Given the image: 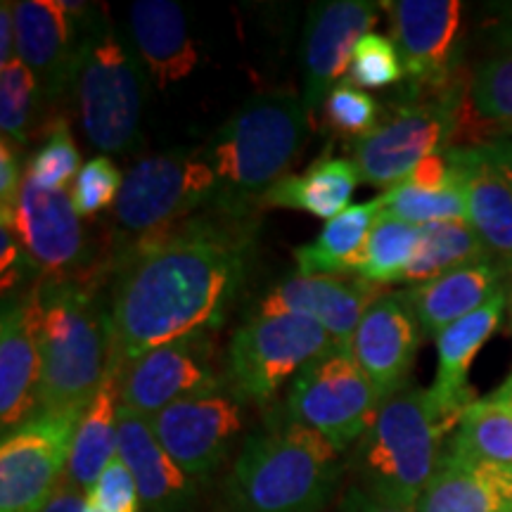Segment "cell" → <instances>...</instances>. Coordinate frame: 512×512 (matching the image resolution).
<instances>
[{
	"label": "cell",
	"mask_w": 512,
	"mask_h": 512,
	"mask_svg": "<svg viewBox=\"0 0 512 512\" xmlns=\"http://www.w3.org/2000/svg\"><path fill=\"white\" fill-rule=\"evenodd\" d=\"M249 247L242 219L221 211L121 249L110 290L121 368L162 344L209 335L245 280Z\"/></svg>",
	"instance_id": "6da1fadb"
},
{
	"label": "cell",
	"mask_w": 512,
	"mask_h": 512,
	"mask_svg": "<svg viewBox=\"0 0 512 512\" xmlns=\"http://www.w3.org/2000/svg\"><path fill=\"white\" fill-rule=\"evenodd\" d=\"M31 294L41 347L38 413H83L117 363L110 302L98 280H38Z\"/></svg>",
	"instance_id": "7a4b0ae2"
},
{
	"label": "cell",
	"mask_w": 512,
	"mask_h": 512,
	"mask_svg": "<svg viewBox=\"0 0 512 512\" xmlns=\"http://www.w3.org/2000/svg\"><path fill=\"white\" fill-rule=\"evenodd\" d=\"M344 472V453L280 413L245 437L223 479L221 512H325Z\"/></svg>",
	"instance_id": "3957f363"
},
{
	"label": "cell",
	"mask_w": 512,
	"mask_h": 512,
	"mask_svg": "<svg viewBox=\"0 0 512 512\" xmlns=\"http://www.w3.org/2000/svg\"><path fill=\"white\" fill-rule=\"evenodd\" d=\"M313 117L292 93L252 98L202 147L216 176L214 207L245 219L297 159Z\"/></svg>",
	"instance_id": "277c9868"
},
{
	"label": "cell",
	"mask_w": 512,
	"mask_h": 512,
	"mask_svg": "<svg viewBox=\"0 0 512 512\" xmlns=\"http://www.w3.org/2000/svg\"><path fill=\"white\" fill-rule=\"evenodd\" d=\"M458 422L434 401L430 389L403 384L387 401L363 439L351 448L347 467L354 486L380 501L415 508L444 460V441Z\"/></svg>",
	"instance_id": "5b68a950"
},
{
	"label": "cell",
	"mask_w": 512,
	"mask_h": 512,
	"mask_svg": "<svg viewBox=\"0 0 512 512\" xmlns=\"http://www.w3.org/2000/svg\"><path fill=\"white\" fill-rule=\"evenodd\" d=\"M145 64L121 36L107 12H88L76 100L88 143L102 155H119L138 145L145 102Z\"/></svg>",
	"instance_id": "8992f818"
},
{
	"label": "cell",
	"mask_w": 512,
	"mask_h": 512,
	"mask_svg": "<svg viewBox=\"0 0 512 512\" xmlns=\"http://www.w3.org/2000/svg\"><path fill=\"white\" fill-rule=\"evenodd\" d=\"M467 83L441 93H408L387 119L354 143L361 183L392 190L406 183L418 166L444 152L458 138Z\"/></svg>",
	"instance_id": "52a82bcc"
},
{
	"label": "cell",
	"mask_w": 512,
	"mask_h": 512,
	"mask_svg": "<svg viewBox=\"0 0 512 512\" xmlns=\"http://www.w3.org/2000/svg\"><path fill=\"white\" fill-rule=\"evenodd\" d=\"M214 192L216 176L202 150H171L140 159L124 176L112 207L119 252L178 228L202 204L214 202Z\"/></svg>",
	"instance_id": "ba28073f"
},
{
	"label": "cell",
	"mask_w": 512,
	"mask_h": 512,
	"mask_svg": "<svg viewBox=\"0 0 512 512\" xmlns=\"http://www.w3.org/2000/svg\"><path fill=\"white\" fill-rule=\"evenodd\" d=\"M337 339L304 316H249L228 344L226 380L242 401L268 403Z\"/></svg>",
	"instance_id": "9c48e42d"
},
{
	"label": "cell",
	"mask_w": 512,
	"mask_h": 512,
	"mask_svg": "<svg viewBox=\"0 0 512 512\" xmlns=\"http://www.w3.org/2000/svg\"><path fill=\"white\" fill-rule=\"evenodd\" d=\"M380 406L382 399L356 363L351 344H337L294 377L283 413L347 453L370 430Z\"/></svg>",
	"instance_id": "30bf717a"
},
{
	"label": "cell",
	"mask_w": 512,
	"mask_h": 512,
	"mask_svg": "<svg viewBox=\"0 0 512 512\" xmlns=\"http://www.w3.org/2000/svg\"><path fill=\"white\" fill-rule=\"evenodd\" d=\"M27 252L38 280H100L93 242L74 207L72 192L43 190L24 174L12 211H0Z\"/></svg>",
	"instance_id": "8fae6325"
},
{
	"label": "cell",
	"mask_w": 512,
	"mask_h": 512,
	"mask_svg": "<svg viewBox=\"0 0 512 512\" xmlns=\"http://www.w3.org/2000/svg\"><path fill=\"white\" fill-rule=\"evenodd\" d=\"M83 413H38L3 434L0 512H41L67 472Z\"/></svg>",
	"instance_id": "7c38bea8"
},
{
	"label": "cell",
	"mask_w": 512,
	"mask_h": 512,
	"mask_svg": "<svg viewBox=\"0 0 512 512\" xmlns=\"http://www.w3.org/2000/svg\"><path fill=\"white\" fill-rule=\"evenodd\" d=\"M147 420L166 453L197 484L209 482L245 444V406L230 389L178 401Z\"/></svg>",
	"instance_id": "4fadbf2b"
},
{
	"label": "cell",
	"mask_w": 512,
	"mask_h": 512,
	"mask_svg": "<svg viewBox=\"0 0 512 512\" xmlns=\"http://www.w3.org/2000/svg\"><path fill=\"white\" fill-rule=\"evenodd\" d=\"M226 375L216 368L209 335H192L162 344L121 368V408L140 418L195 396L226 392Z\"/></svg>",
	"instance_id": "5bb4252c"
},
{
	"label": "cell",
	"mask_w": 512,
	"mask_h": 512,
	"mask_svg": "<svg viewBox=\"0 0 512 512\" xmlns=\"http://www.w3.org/2000/svg\"><path fill=\"white\" fill-rule=\"evenodd\" d=\"M392 17L408 93H441L458 79L463 3L458 0H392L380 3Z\"/></svg>",
	"instance_id": "9a60e30c"
},
{
	"label": "cell",
	"mask_w": 512,
	"mask_h": 512,
	"mask_svg": "<svg viewBox=\"0 0 512 512\" xmlns=\"http://www.w3.org/2000/svg\"><path fill=\"white\" fill-rule=\"evenodd\" d=\"M86 3L67 0H19L15 3L17 60H22L41 86L43 102L60 100L76 86L83 48Z\"/></svg>",
	"instance_id": "2e32d148"
},
{
	"label": "cell",
	"mask_w": 512,
	"mask_h": 512,
	"mask_svg": "<svg viewBox=\"0 0 512 512\" xmlns=\"http://www.w3.org/2000/svg\"><path fill=\"white\" fill-rule=\"evenodd\" d=\"M377 17L380 3L370 0H328L309 10L302 43V100L311 117L323 107L332 88L347 79L358 41L370 34Z\"/></svg>",
	"instance_id": "e0dca14e"
},
{
	"label": "cell",
	"mask_w": 512,
	"mask_h": 512,
	"mask_svg": "<svg viewBox=\"0 0 512 512\" xmlns=\"http://www.w3.org/2000/svg\"><path fill=\"white\" fill-rule=\"evenodd\" d=\"M384 290L358 275L294 273L268 287L252 316H304L323 325L339 344H351L363 313Z\"/></svg>",
	"instance_id": "ac0fdd59"
},
{
	"label": "cell",
	"mask_w": 512,
	"mask_h": 512,
	"mask_svg": "<svg viewBox=\"0 0 512 512\" xmlns=\"http://www.w3.org/2000/svg\"><path fill=\"white\" fill-rule=\"evenodd\" d=\"M422 337L425 332L406 292H384L363 313L351 354L382 401L408 384Z\"/></svg>",
	"instance_id": "d6986e66"
},
{
	"label": "cell",
	"mask_w": 512,
	"mask_h": 512,
	"mask_svg": "<svg viewBox=\"0 0 512 512\" xmlns=\"http://www.w3.org/2000/svg\"><path fill=\"white\" fill-rule=\"evenodd\" d=\"M41 347L34 294L3 299L0 318V425L10 434L38 415Z\"/></svg>",
	"instance_id": "ffe728a7"
},
{
	"label": "cell",
	"mask_w": 512,
	"mask_h": 512,
	"mask_svg": "<svg viewBox=\"0 0 512 512\" xmlns=\"http://www.w3.org/2000/svg\"><path fill=\"white\" fill-rule=\"evenodd\" d=\"M456 183L467 204V223L489 249L494 264L512 278V190L484 147H448Z\"/></svg>",
	"instance_id": "44dd1931"
},
{
	"label": "cell",
	"mask_w": 512,
	"mask_h": 512,
	"mask_svg": "<svg viewBox=\"0 0 512 512\" xmlns=\"http://www.w3.org/2000/svg\"><path fill=\"white\" fill-rule=\"evenodd\" d=\"M119 456L136 479L140 512H190L200 484L166 453L150 420L119 408Z\"/></svg>",
	"instance_id": "7402d4cb"
},
{
	"label": "cell",
	"mask_w": 512,
	"mask_h": 512,
	"mask_svg": "<svg viewBox=\"0 0 512 512\" xmlns=\"http://www.w3.org/2000/svg\"><path fill=\"white\" fill-rule=\"evenodd\" d=\"M505 309H508V287L498 292L494 299H489L482 309L453 323L437 337L439 363L430 394L439 403L441 411L451 415L456 422H460L467 408L477 401L467 377H470V368L479 349L494 337L501 325Z\"/></svg>",
	"instance_id": "603a6c76"
},
{
	"label": "cell",
	"mask_w": 512,
	"mask_h": 512,
	"mask_svg": "<svg viewBox=\"0 0 512 512\" xmlns=\"http://www.w3.org/2000/svg\"><path fill=\"white\" fill-rule=\"evenodd\" d=\"M131 43L157 88H171L197 69L185 12L174 0H136L128 10Z\"/></svg>",
	"instance_id": "cb8c5ba5"
},
{
	"label": "cell",
	"mask_w": 512,
	"mask_h": 512,
	"mask_svg": "<svg viewBox=\"0 0 512 512\" xmlns=\"http://www.w3.org/2000/svg\"><path fill=\"white\" fill-rule=\"evenodd\" d=\"M505 278L508 275L501 266L484 261V264L458 268L430 283L413 285L411 290H406V297L420 320L422 332L437 339L446 328L482 309L489 299L505 290Z\"/></svg>",
	"instance_id": "d4e9b609"
},
{
	"label": "cell",
	"mask_w": 512,
	"mask_h": 512,
	"mask_svg": "<svg viewBox=\"0 0 512 512\" xmlns=\"http://www.w3.org/2000/svg\"><path fill=\"white\" fill-rule=\"evenodd\" d=\"M498 46L467 79L458 133L467 126L475 147L512 138V36L498 34Z\"/></svg>",
	"instance_id": "484cf974"
},
{
	"label": "cell",
	"mask_w": 512,
	"mask_h": 512,
	"mask_svg": "<svg viewBox=\"0 0 512 512\" xmlns=\"http://www.w3.org/2000/svg\"><path fill=\"white\" fill-rule=\"evenodd\" d=\"M361 183L356 164L342 157H323L304 174H287L259 200L264 209H297L332 221L349 209Z\"/></svg>",
	"instance_id": "4316f807"
},
{
	"label": "cell",
	"mask_w": 512,
	"mask_h": 512,
	"mask_svg": "<svg viewBox=\"0 0 512 512\" xmlns=\"http://www.w3.org/2000/svg\"><path fill=\"white\" fill-rule=\"evenodd\" d=\"M119 375L121 363L117 358L100 394L81 415L72 441V453H69L67 472H64L88 496H91L93 486L98 484L105 467L119 453Z\"/></svg>",
	"instance_id": "83f0119b"
},
{
	"label": "cell",
	"mask_w": 512,
	"mask_h": 512,
	"mask_svg": "<svg viewBox=\"0 0 512 512\" xmlns=\"http://www.w3.org/2000/svg\"><path fill=\"white\" fill-rule=\"evenodd\" d=\"M382 214L380 200L354 204L325 223L320 235L309 245L294 249L299 273L306 275H349L356 273L363 252Z\"/></svg>",
	"instance_id": "f1b7e54d"
},
{
	"label": "cell",
	"mask_w": 512,
	"mask_h": 512,
	"mask_svg": "<svg viewBox=\"0 0 512 512\" xmlns=\"http://www.w3.org/2000/svg\"><path fill=\"white\" fill-rule=\"evenodd\" d=\"M415 512H512L489 467L444 456L415 501Z\"/></svg>",
	"instance_id": "f546056e"
},
{
	"label": "cell",
	"mask_w": 512,
	"mask_h": 512,
	"mask_svg": "<svg viewBox=\"0 0 512 512\" xmlns=\"http://www.w3.org/2000/svg\"><path fill=\"white\" fill-rule=\"evenodd\" d=\"M491 261L489 249L467 221L430 223L420 228V242L413 261L399 283L422 285L458 268Z\"/></svg>",
	"instance_id": "4dcf8cb0"
},
{
	"label": "cell",
	"mask_w": 512,
	"mask_h": 512,
	"mask_svg": "<svg viewBox=\"0 0 512 512\" xmlns=\"http://www.w3.org/2000/svg\"><path fill=\"white\" fill-rule=\"evenodd\" d=\"M446 456L491 470H512V413L496 401L477 399L448 439Z\"/></svg>",
	"instance_id": "1f68e13d"
},
{
	"label": "cell",
	"mask_w": 512,
	"mask_h": 512,
	"mask_svg": "<svg viewBox=\"0 0 512 512\" xmlns=\"http://www.w3.org/2000/svg\"><path fill=\"white\" fill-rule=\"evenodd\" d=\"M418 242L420 226L380 214L373 233H370L361 264L356 268V275L380 287L399 283L403 271L413 261Z\"/></svg>",
	"instance_id": "d6a6232c"
},
{
	"label": "cell",
	"mask_w": 512,
	"mask_h": 512,
	"mask_svg": "<svg viewBox=\"0 0 512 512\" xmlns=\"http://www.w3.org/2000/svg\"><path fill=\"white\" fill-rule=\"evenodd\" d=\"M377 200L382 204V214L420 228L430 226V223L467 221L465 195L458 183L441 192L420 190L411 183H401L392 190L382 192Z\"/></svg>",
	"instance_id": "836d02e7"
},
{
	"label": "cell",
	"mask_w": 512,
	"mask_h": 512,
	"mask_svg": "<svg viewBox=\"0 0 512 512\" xmlns=\"http://www.w3.org/2000/svg\"><path fill=\"white\" fill-rule=\"evenodd\" d=\"M43 102L36 76L22 60L0 67V128L3 138L27 145L31 128L36 124L38 107Z\"/></svg>",
	"instance_id": "e575fe53"
},
{
	"label": "cell",
	"mask_w": 512,
	"mask_h": 512,
	"mask_svg": "<svg viewBox=\"0 0 512 512\" xmlns=\"http://www.w3.org/2000/svg\"><path fill=\"white\" fill-rule=\"evenodd\" d=\"M81 166L79 147L69 124L64 119H53V124H48L46 140L29 159L27 178L43 190H67V185L79 176Z\"/></svg>",
	"instance_id": "d590c367"
},
{
	"label": "cell",
	"mask_w": 512,
	"mask_h": 512,
	"mask_svg": "<svg viewBox=\"0 0 512 512\" xmlns=\"http://www.w3.org/2000/svg\"><path fill=\"white\" fill-rule=\"evenodd\" d=\"M325 121L332 131L349 140H361L380 124L382 107L373 95L344 79L323 102Z\"/></svg>",
	"instance_id": "8d00e7d4"
},
{
	"label": "cell",
	"mask_w": 512,
	"mask_h": 512,
	"mask_svg": "<svg viewBox=\"0 0 512 512\" xmlns=\"http://www.w3.org/2000/svg\"><path fill=\"white\" fill-rule=\"evenodd\" d=\"M401 79H406V72H403L399 50L392 38L373 34V31L363 36L351 57L347 81L358 88L377 91V88L394 86Z\"/></svg>",
	"instance_id": "74e56055"
},
{
	"label": "cell",
	"mask_w": 512,
	"mask_h": 512,
	"mask_svg": "<svg viewBox=\"0 0 512 512\" xmlns=\"http://www.w3.org/2000/svg\"><path fill=\"white\" fill-rule=\"evenodd\" d=\"M121 185L124 176L112 157L98 155L88 159L72 185V200L81 219H95L107 207H114Z\"/></svg>",
	"instance_id": "f35d334b"
},
{
	"label": "cell",
	"mask_w": 512,
	"mask_h": 512,
	"mask_svg": "<svg viewBox=\"0 0 512 512\" xmlns=\"http://www.w3.org/2000/svg\"><path fill=\"white\" fill-rule=\"evenodd\" d=\"M91 505L100 512H140V496L136 479L124 463V458L114 456L110 465L105 467L98 484L91 491Z\"/></svg>",
	"instance_id": "ab89813d"
},
{
	"label": "cell",
	"mask_w": 512,
	"mask_h": 512,
	"mask_svg": "<svg viewBox=\"0 0 512 512\" xmlns=\"http://www.w3.org/2000/svg\"><path fill=\"white\" fill-rule=\"evenodd\" d=\"M29 273H34L27 252H24L22 242H19L17 233L12 230L10 221L0 219V285H3V299L12 297L15 290L27 278Z\"/></svg>",
	"instance_id": "60d3db41"
},
{
	"label": "cell",
	"mask_w": 512,
	"mask_h": 512,
	"mask_svg": "<svg viewBox=\"0 0 512 512\" xmlns=\"http://www.w3.org/2000/svg\"><path fill=\"white\" fill-rule=\"evenodd\" d=\"M22 164H19L17 145L12 140H0V211H12L19 190H22Z\"/></svg>",
	"instance_id": "b9f144b4"
},
{
	"label": "cell",
	"mask_w": 512,
	"mask_h": 512,
	"mask_svg": "<svg viewBox=\"0 0 512 512\" xmlns=\"http://www.w3.org/2000/svg\"><path fill=\"white\" fill-rule=\"evenodd\" d=\"M88 505H91V498L86 491H81L72 479L64 475L41 512H86Z\"/></svg>",
	"instance_id": "7bdbcfd3"
},
{
	"label": "cell",
	"mask_w": 512,
	"mask_h": 512,
	"mask_svg": "<svg viewBox=\"0 0 512 512\" xmlns=\"http://www.w3.org/2000/svg\"><path fill=\"white\" fill-rule=\"evenodd\" d=\"M339 512H415V508H406V505H394L380 498L366 494L358 486H347L342 501H339Z\"/></svg>",
	"instance_id": "ee69618b"
},
{
	"label": "cell",
	"mask_w": 512,
	"mask_h": 512,
	"mask_svg": "<svg viewBox=\"0 0 512 512\" xmlns=\"http://www.w3.org/2000/svg\"><path fill=\"white\" fill-rule=\"evenodd\" d=\"M15 60H17L15 3L3 0V5H0V67Z\"/></svg>",
	"instance_id": "f6af8a7d"
},
{
	"label": "cell",
	"mask_w": 512,
	"mask_h": 512,
	"mask_svg": "<svg viewBox=\"0 0 512 512\" xmlns=\"http://www.w3.org/2000/svg\"><path fill=\"white\" fill-rule=\"evenodd\" d=\"M479 147H484L486 155L491 157V162L496 164V169L501 171L503 178L508 181L510 190H512V138L491 140V143H484Z\"/></svg>",
	"instance_id": "bcb514c9"
},
{
	"label": "cell",
	"mask_w": 512,
	"mask_h": 512,
	"mask_svg": "<svg viewBox=\"0 0 512 512\" xmlns=\"http://www.w3.org/2000/svg\"><path fill=\"white\" fill-rule=\"evenodd\" d=\"M491 401H496L498 406H503V408H508V411L512 413V373L508 375V380H505L501 387L496 389L494 394L489 396Z\"/></svg>",
	"instance_id": "7dc6e473"
},
{
	"label": "cell",
	"mask_w": 512,
	"mask_h": 512,
	"mask_svg": "<svg viewBox=\"0 0 512 512\" xmlns=\"http://www.w3.org/2000/svg\"><path fill=\"white\" fill-rule=\"evenodd\" d=\"M498 15H501V22L496 24V31H498V34H510L512 36V3L501 5Z\"/></svg>",
	"instance_id": "c3c4849f"
},
{
	"label": "cell",
	"mask_w": 512,
	"mask_h": 512,
	"mask_svg": "<svg viewBox=\"0 0 512 512\" xmlns=\"http://www.w3.org/2000/svg\"><path fill=\"white\" fill-rule=\"evenodd\" d=\"M489 470H491V467H489ZM491 472H494L498 486H501L503 494L508 496V501L512 503V470H491Z\"/></svg>",
	"instance_id": "681fc988"
},
{
	"label": "cell",
	"mask_w": 512,
	"mask_h": 512,
	"mask_svg": "<svg viewBox=\"0 0 512 512\" xmlns=\"http://www.w3.org/2000/svg\"><path fill=\"white\" fill-rule=\"evenodd\" d=\"M86 512H100L98 508H93V505H88V510Z\"/></svg>",
	"instance_id": "f907efd6"
}]
</instances>
